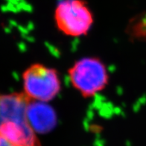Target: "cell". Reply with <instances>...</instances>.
Instances as JSON below:
<instances>
[{
	"label": "cell",
	"mask_w": 146,
	"mask_h": 146,
	"mask_svg": "<svg viewBox=\"0 0 146 146\" xmlns=\"http://www.w3.org/2000/svg\"><path fill=\"white\" fill-rule=\"evenodd\" d=\"M73 87L84 98H90L108 84L109 75L105 64L96 57L80 59L68 70Z\"/></svg>",
	"instance_id": "cell-1"
},
{
	"label": "cell",
	"mask_w": 146,
	"mask_h": 146,
	"mask_svg": "<svg viewBox=\"0 0 146 146\" xmlns=\"http://www.w3.org/2000/svg\"><path fill=\"white\" fill-rule=\"evenodd\" d=\"M54 19L58 29L69 36L86 35L93 24V15L83 0H62L57 5Z\"/></svg>",
	"instance_id": "cell-2"
},
{
	"label": "cell",
	"mask_w": 146,
	"mask_h": 146,
	"mask_svg": "<svg viewBox=\"0 0 146 146\" xmlns=\"http://www.w3.org/2000/svg\"><path fill=\"white\" fill-rule=\"evenodd\" d=\"M24 92L35 101L52 100L61 90L59 74L55 69L41 64H34L23 74Z\"/></svg>",
	"instance_id": "cell-3"
},
{
	"label": "cell",
	"mask_w": 146,
	"mask_h": 146,
	"mask_svg": "<svg viewBox=\"0 0 146 146\" xmlns=\"http://www.w3.org/2000/svg\"><path fill=\"white\" fill-rule=\"evenodd\" d=\"M31 100L25 92L0 94V126L8 121H28L26 111Z\"/></svg>",
	"instance_id": "cell-4"
},
{
	"label": "cell",
	"mask_w": 146,
	"mask_h": 146,
	"mask_svg": "<svg viewBox=\"0 0 146 146\" xmlns=\"http://www.w3.org/2000/svg\"><path fill=\"white\" fill-rule=\"evenodd\" d=\"M29 123L35 133H47L57 125V115L54 110L42 102L31 99L26 111Z\"/></svg>",
	"instance_id": "cell-5"
},
{
	"label": "cell",
	"mask_w": 146,
	"mask_h": 146,
	"mask_svg": "<svg viewBox=\"0 0 146 146\" xmlns=\"http://www.w3.org/2000/svg\"><path fill=\"white\" fill-rule=\"evenodd\" d=\"M0 146H17L0 133Z\"/></svg>",
	"instance_id": "cell-6"
}]
</instances>
